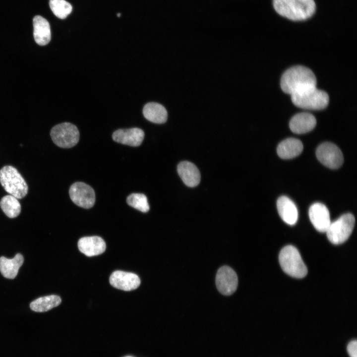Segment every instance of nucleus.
Here are the masks:
<instances>
[{
	"label": "nucleus",
	"mask_w": 357,
	"mask_h": 357,
	"mask_svg": "<svg viewBox=\"0 0 357 357\" xmlns=\"http://www.w3.org/2000/svg\"><path fill=\"white\" fill-rule=\"evenodd\" d=\"M303 150L302 142L294 138H289L282 141L277 149L279 156L284 159H292L298 156Z\"/></svg>",
	"instance_id": "6ab92c4d"
},
{
	"label": "nucleus",
	"mask_w": 357,
	"mask_h": 357,
	"mask_svg": "<svg viewBox=\"0 0 357 357\" xmlns=\"http://www.w3.org/2000/svg\"><path fill=\"white\" fill-rule=\"evenodd\" d=\"M355 219L353 215L347 213L341 216L331 224L326 234L329 241L334 244L345 242L350 237L354 228Z\"/></svg>",
	"instance_id": "423d86ee"
},
{
	"label": "nucleus",
	"mask_w": 357,
	"mask_h": 357,
	"mask_svg": "<svg viewBox=\"0 0 357 357\" xmlns=\"http://www.w3.org/2000/svg\"><path fill=\"white\" fill-rule=\"evenodd\" d=\"M109 281L113 287L125 291L135 290L140 284V280L138 275L120 270L112 273Z\"/></svg>",
	"instance_id": "9b49d317"
},
{
	"label": "nucleus",
	"mask_w": 357,
	"mask_h": 357,
	"mask_svg": "<svg viewBox=\"0 0 357 357\" xmlns=\"http://www.w3.org/2000/svg\"><path fill=\"white\" fill-rule=\"evenodd\" d=\"M293 103L297 107L311 110H320L328 105L329 98L328 94L316 88L307 87L291 95Z\"/></svg>",
	"instance_id": "7ed1b4c3"
},
{
	"label": "nucleus",
	"mask_w": 357,
	"mask_h": 357,
	"mask_svg": "<svg viewBox=\"0 0 357 357\" xmlns=\"http://www.w3.org/2000/svg\"><path fill=\"white\" fill-rule=\"evenodd\" d=\"M129 206L143 213L147 212L150 209L147 197L142 193H132L126 199Z\"/></svg>",
	"instance_id": "393cba45"
},
{
	"label": "nucleus",
	"mask_w": 357,
	"mask_h": 357,
	"mask_svg": "<svg viewBox=\"0 0 357 357\" xmlns=\"http://www.w3.org/2000/svg\"><path fill=\"white\" fill-rule=\"evenodd\" d=\"M178 173L184 183L189 187L196 186L200 181V174L196 166L188 161H182L177 168Z\"/></svg>",
	"instance_id": "f3484780"
},
{
	"label": "nucleus",
	"mask_w": 357,
	"mask_h": 357,
	"mask_svg": "<svg viewBox=\"0 0 357 357\" xmlns=\"http://www.w3.org/2000/svg\"><path fill=\"white\" fill-rule=\"evenodd\" d=\"M347 350L350 357H357V341H351L347 346Z\"/></svg>",
	"instance_id": "a878e982"
},
{
	"label": "nucleus",
	"mask_w": 357,
	"mask_h": 357,
	"mask_svg": "<svg viewBox=\"0 0 357 357\" xmlns=\"http://www.w3.org/2000/svg\"><path fill=\"white\" fill-rule=\"evenodd\" d=\"M33 36L35 41L40 46L48 44L51 39L50 25L48 21L40 15L33 19Z\"/></svg>",
	"instance_id": "a211bd4d"
},
{
	"label": "nucleus",
	"mask_w": 357,
	"mask_h": 357,
	"mask_svg": "<svg viewBox=\"0 0 357 357\" xmlns=\"http://www.w3.org/2000/svg\"><path fill=\"white\" fill-rule=\"evenodd\" d=\"M273 6L279 14L294 21L309 18L316 8L313 0H273Z\"/></svg>",
	"instance_id": "f03ea898"
},
{
	"label": "nucleus",
	"mask_w": 357,
	"mask_h": 357,
	"mask_svg": "<svg viewBox=\"0 0 357 357\" xmlns=\"http://www.w3.org/2000/svg\"><path fill=\"white\" fill-rule=\"evenodd\" d=\"M310 220L319 232H326L330 224V213L325 205L320 203L313 204L309 209Z\"/></svg>",
	"instance_id": "f8f14e48"
},
{
	"label": "nucleus",
	"mask_w": 357,
	"mask_h": 357,
	"mask_svg": "<svg viewBox=\"0 0 357 357\" xmlns=\"http://www.w3.org/2000/svg\"><path fill=\"white\" fill-rule=\"evenodd\" d=\"M316 155L323 165L332 169L339 168L344 162L341 150L331 142H324L319 145L316 151Z\"/></svg>",
	"instance_id": "6e6552de"
},
{
	"label": "nucleus",
	"mask_w": 357,
	"mask_h": 357,
	"mask_svg": "<svg viewBox=\"0 0 357 357\" xmlns=\"http://www.w3.org/2000/svg\"><path fill=\"white\" fill-rule=\"evenodd\" d=\"M277 207L281 219L287 224L295 225L298 219V211L295 203L288 197L282 196L277 200Z\"/></svg>",
	"instance_id": "dca6fc26"
},
{
	"label": "nucleus",
	"mask_w": 357,
	"mask_h": 357,
	"mask_svg": "<svg viewBox=\"0 0 357 357\" xmlns=\"http://www.w3.org/2000/svg\"><path fill=\"white\" fill-rule=\"evenodd\" d=\"M279 260L283 270L290 276L302 278L306 275L307 268L295 246H285L280 252Z\"/></svg>",
	"instance_id": "20e7f679"
},
{
	"label": "nucleus",
	"mask_w": 357,
	"mask_h": 357,
	"mask_svg": "<svg viewBox=\"0 0 357 357\" xmlns=\"http://www.w3.org/2000/svg\"><path fill=\"white\" fill-rule=\"evenodd\" d=\"M61 301V298L58 296H47L38 298L32 301L30 307L32 310L36 312H46L59 305Z\"/></svg>",
	"instance_id": "4be33fe9"
},
{
	"label": "nucleus",
	"mask_w": 357,
	"mask_h": 357,
	"mask_svg": "<svg viewBox=\"0 0 357 357\" xmlns=\"http://www.w3.org/2000/svg\"><path fill=\"white\" fill-rule=\"evenodd\" d=\"M144 132L140 128H131L119 129L115 131L113 135V140L122 144L133 147L139 146L143 140Z\"/></svg>",
	"instance_id": "ddd939ff"
},
{
	"label": "nucleus",
	"mask_w": 357,
	"mask_h": 357,
	"mask_svg": "<svg viewBox=\"0 0 357 357\" xmlns=\"http://www.w3.org/2000/svg\"><path fill=\"white\" fill-rule=\"evenodd\" d=\"M69 194L71 200L77 206L85 209L93 206L95 194L93 189L82 182L74 183L70 187Z\"/></svg>",
	"instance_id": "1a4fd4ad"
},
{
	"label": "nucleus",
	"mask_w": 357,
	"mask_h": 357,
	"mask_svg": "<svg viewBox=\"0 0 357 357\" xmlns=\"http://www.w3.org/2000/svg\"><path fill=\"white\" fill-rule=\"evenodd\" d=\"M50 135L54 143L63 148L73 147L79 139L78 128L70 122H63L56 125L52 128Z\"/></svg>",
	"instance_id": "0eeeda50"
},
{
	"label": "nucleus",
	"mask_w": 357,
	"mask_h": 357,
	"mask_svg": "<svg viewBox=\"0 0 357 357\" xmlns=\"http://www.w3.org/2000/svg\"><path fill=\"white\" fill-rule=\"evenodd\" d=\"M78 247L81 252L91 257L103 253L106 250V245L101 237H86L79 239Z\"/></svg>",
	"instance_id": "2eb2a0df"
},
{
	"label": "nucleus",
	"mask_w": 357,
	"mask_h": 357,
	"mask_svg": "<svg viewBox=\"0 0 357 357\" xmlns=\"http://www.w3.org/2000/svg\"><path fill=\"white\" fill-rule=\"evenodd\" d=\"M143 114L146 119L155 123H163L167 120L166 109L161 104L155 102L147 103L143 107Z\"/></svg>",
	"instance_id": "412c9836"
},
{
	"label": "nucleus",
	"mask_w": 357,
	"mask_h": 357,
	"mask_svg": "<svg viewBox=\"0 0 357 357\" xmlns=\"http://www.w3.org/2000/svg\"><path fill=\"white\" fill-rule=\"evenodd\" d=\"M316 78L309 68L302 65L289 68L283 74L281 88L285 93L291 95L301 89L316 86Z\"/></svg>",
	"instance_id": "f257e3e1"
},
{
	"label": "nucleus",
	"mask_w": 357,
	"mask_h": 357,
	"mask_svg": "<svg viewBox=\"0 0 357 357\" xmlns=\"http://www.w3.org/2000/svg\"><path fill=\"white\" fill-rule=\"evenodd\" d=\"M24 262L22 255L17 253L12 259L0 257V271L6 278L13 279L17 276L18 270Z\"/></svg>",
	"instance_id": "aec40b11"
},
{
	"label": "nucleus",
	"mask_w": 357,
	"mask_h": 357,
	"mask_svg": "<svg viewBox=\"0 0 357 357\" xmlns=\"http://www.w3.org/2000/svg\"><path fill=\"white\" fill-rule=\"evenodd\" d=\"M117 16H118V17H120V13H118Z\"/></svg>",
	"instance_id": "bb28decb"
},
{
	"label": "nucleus",
	"mask_w": 357,
	"mask_h": 357,
	"mask_svg": "<svg viewBox=\"0 0 357 357\" xmlns=\"http://www.w3.org/2000/svg\"><path fill=\"white\" fill-rule=\"evenodd\" d=\"M316 124V119L312 114L302 112L295 115L291 119L289 126L293 132L303 134L312 130Z\"/></svg>",
	"instance_id": "4468645a"
},
{
	"label": "nucleus",
	"mask_w": 357,
	"mask_h": 357,
	"mask_svg": "<svg viewBox=\"0 0 357 357\" xmlns=\"http://www.w3.org/2000/svg\"><path fill=\"white\" fill-rule=\"evenodd\" d=\"M0 208L4 214L10 218H15L21 212V205L17 199L8 195L3 197L0 201Z\"/></svg>",
	"instance_id": "5701e85b"
},
{
	"label": "nucleus",
	"mask_w": 357,
	"mask_h": 357,
	"mask_svg": "<svg viewBox=\"0 0 357 357\" xmlns=\"http://www.w3.org/2000/svg\"><path fill=\"white\" fill-rule=\"evenodd\" d=\"M49 5L53 13L60 19H65L71 12V5L65 0H50Z\"/></svg>",
	"instance_id": "b1692460"
},
{
	"label": "nucleus",
	"mask_w": 357,
	"mask_h": 357,
	"mask_svg": "<svg viewBox=\"0 0 357 357\" xmlns=\"http://www.w3.org/2000/svg\"><path fill=\"white\" fill-rule=\"evenodd\" d=\"M0 182L4 190L17 199H21L28 192V187L18 171L11 166H5L0 170Z\"/></svg>",
	"instance_id": "39448f33"
},
{
	"label": "nucleus",
	"mask_w": 357,
	"mask_h": 357,
	"mask_svg": "<svg viewBox=\"0 0 357 357\" xmlns=\"http://www.w3.org/2000/svg\"><path fill=\"white\" fill-rule=\"evenodd\" d=\"M238 284V276L232 268L224 266L218 269L216 285L220 293L226 296L232 295L236 291Z\"/></svg>",
	"instance_id": "9d476101"
}]
</instances>
